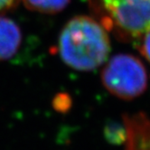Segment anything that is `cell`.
<instances>
[{
    "label": "cell",
    "instance_id": "3957f363",
    "mask_svg": "<svg viewBox=\"0 0 150 150\" xmlns=\"http://www.w3.org/2000/svg\"><path fill=\"white\" fill-rule=\"evenodd\" d=\"M105 89L117 98L131 100L141 96L147 88V71L142 61L127 53L113 56L101 71Z\"/></svg>",
    "mask_w": 150,
    "mask_h": 150
},
{
    "label": "cell",
    "instance_id": "7a4b0ae2",
    "mask_svg": "<svg viewBox=\"0 0 150 150\" xmlns=\"http://www.w3.org/2000/svg\"><path fill=\"white\" fill-rule=\"evenodd\" d=\"M91 8L121 40L135 42L150 30V0H93Z\"/></svg>",
    "mask_w": 150,
    "mask_h": 150
},
{
    "label": "cell",
    "instance_id": "ba28073f",
    "mask_svg": "<svg viewBox=\"0 0 150 150\" xmlns=\"http://www.w3.org/2000/svg\"><path fill=\"white\" fill-rule=\"evenodd\" d=\"M70 97L68 95L61 94L56 96L53 100V107L55 110L64 112L70 108Z\"/></svg>",
    "mask_w": 150,
    "mask_h": 150
},
{
    "label": "cell",
    "instance_id": "5b68a950",
    "mask_svg": "<svg viewBox=\"0 0 150 150\" xmlns=\"http://www.w3.org/2000/svg\"><path fill=\"white\" fill-rule=\"evenodd\" d=\"M25 7L45 14L58 13L69 4L70 0H22Z\"/></svg>",
    "mask_w": 150,
    "mask_h": 150
},
{
    "label": "cell",
    "instance_id": "8992f818",
    "mask_svg": "<svg viewBox=\"0 0 150 150\" xmlns=\"http://www.w3.org/2000/svg\"><path fill=\"white\" fill-rule=\"evenodd\" d=\"M104 137L112 145H122L127 139V128L119 122H108L104 127Z\"/></svg>",
    "mask_w": 150,
    "mask_h": 150
},
{
    "label": "cell",
    "instance_id": "277c9868",
    "mask_svg": "<svg viewBox=\"0 0 150 150\" xmlns=\"http://www.w3.org/2000/svg\"><path fill=\"white\" fill-rule=\"evenodd\" d=\"M22 33L12 19L0 16V61L8 60L18 51Z\"/></svg>",
    "mask_w": 150,
    "mask_h": 150
},
{
    "label": "cell",
    "instance_id": "52a82bcc",
    "mask_svg": "<svg viewBox=\"0 0 150 150\" xmlns=\"http://www.w3.org/2000/svg\"><path fill=\"white\" fill-rule=\"evenodd\" d=\"M137 50L150 63V30L134 42Z\"/></svg>",
    "mask_w": 150,
    "mask_h": 150
},
{
    "label": "cell",
    "instance_id": "9c48e42d",
    "mask_svg": "<svg viewBox=\"0 0 150 150\" xmlns=\"http://www.w3.org/2000/svg\"><path fill=\"white\" fill-rule=\"evenodd\" d=\"M18 2V0H0V13L12 8Z\"/></svg>",
    "mask_w": 150,
    "mask_h": 150
},
{
    "label": "cell",
    "instance_id": "6da1fadb",
    "mask_svg": "<svg viewBox=\"0 0 150 150\" xmlns=\"http://www.w3.org/2000/svg\"><path fill=\"white\" fill-rule=\"evenodd\" d=\"M58 52L69 67L90 71L103 64L110 52L106 28L92 17L78 16L62 28L58 40Z\"/></svg>",
    "mask_w": 150,
    "mask_h": 150
},
{
    "label": "cell",
    "instance_id": "30bf717a",
    "mask_svg": "<svg viewBox=\"0 0 150 150\" xmlns=\"http://www.w3.org/2000/svg\"><path fill=\"white\" fill-rule=\"evenodd\" d=\"M88 1H89L90 5H91V6H92V4H93V0H88Z\"/></svg>",
    "mask_w": 150,
    "mask_h": 150
}]
</instances>
